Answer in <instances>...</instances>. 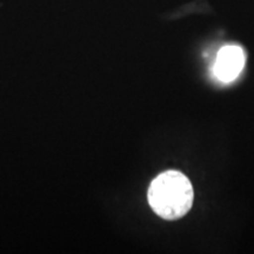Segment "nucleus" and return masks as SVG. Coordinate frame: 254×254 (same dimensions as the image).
I'll return each mask as SVG.
<instances>
[{"label":"nucleus","mask_w":254,"mask_h":254,"mask_svg":"<svg viewBox=\"0 0 254 254\" xmlns=\"http://www.w3.org/2000/svg\"><path fill=\"white\" fill-rule=\"evenodd\" d=\"M148 202L159 217L176 220L187 214L193 204L192 184L185 174L166 171L151 183L147 193Z\"/></svg>","instance_id":"obj_1"},{"label":"nucleus","mask_w":254,"mask_h":254,"mask_svg":"<svg viewBox=\"0 0 254 254\" xmlns=\"http://www.w3.org/2000/svg\"><path fill=\"white\" fill-rule=\"evenodd\" d=\"M245 66V53L240 46L228 45L219 51L214 73L219 80L230 82L238 78Z\"/></svg>","instance_id":"obj_2"}]
</instances>
